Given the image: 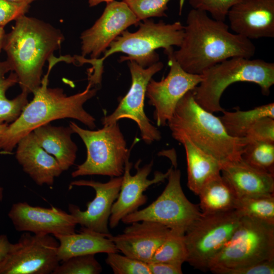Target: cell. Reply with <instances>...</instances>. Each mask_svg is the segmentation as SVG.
<instances>
[{
    "instance_id": "cell-1",
    "label": "cell",
    "mask_w": 274,
    "mask_h": 274,
    "mask_svg": "<svg viewBox=\"0 0 274 274\" xmlns=\"http://www.w3.org/2000/svg\"><path fill=\"white\" fill-rule=\"evenodd\" d=\"M229 29L224 21L192 9L187 16L182 42L174 51V57L184 71L196 75L232 57L251 58L256 51L251 40Z\"/></svg>"
},
{
    "instance_id": "cell-28",
    "label": "cell",
    "mask_w": 274,
    "mask_h": 274,
    "mask_svg": "<svg viewBox=\"0 0 274 274\" xmlns=\"http://www.w3.org/2000/svg\"><path fill=\"white\" fill-rule=\"evenodd\" d=\"M184 233L183 230L170 229L167 237L156 250L150 262H166L182 266L186 262L188 256Z\"/></svg>"
},
{
    "instance_id": "cell-4",
    "label": "cell",
    "mask_w": 274,
    "mask_h": 274,
    "mask_svg": "<svg viewBox=\"0 0 274 274\" xmlns=\"http://www.w3.org/2000/svg\"><path fill=\"white\" fill-rule=\"evenodd\" d=\"M167 125L174 139H188L221 165L241 157L248 143L245 137L229 135L219 118L196 101L193 90L180 100Z\"/></svg>"
},
{
    "instance_id": "cell-26",
    "label": "cell",
    "mask_w": 274,
    "mask_h": 274,
    "mask_svg": "<svg viewBox=\"0 0 274 274\" xmlns=\"http://www.w3.org/2000/svg\"><path fill=\"white\" fill-rule=\"evenodd\" d=\"M219 117L227 132L232 137L245 138L251 126L261 118H274V104L271 102L248 111L223 112Z\"/></svg>"
},
{
    "instance_id": "cell-5",
    "label": "cell",
    "mask_w": 274,
    "mask_h": 274,
    "mask_svg": "<svg viewBox=\"0 0 274 274\" xmlns=\"http://www.w3.org/2000/svg\"><path fill=\"white\" fill-rule=\"evenodd\" d=\"M201 82L193 90L196 101L211 113L223 112L220 99L231 84L247 82L257 84L262 94L268 95L274 84V63L260 59L234 57L206 70Z\"/></svg>"
},
{
    "instance_id": "cell-15",
    "label": "cell",
    "mask_w": 274,
    "mask_h": 274,
    "mask_svg": "<svg viewBox=\"0 0 274 274\" xmlns=\"http://www.w3.org/2000/svg\"><path fill=\"white\" fill-rule=\"evenodd\" d=\"M122 177H112L106 183L94 180H79L72 182L70 186H87L95 192L94 199L87 203V209L82 211L74 204H69L68 211L77 224L89 230L110 235L109 219L112 208L120 192Z\"/></svg>"
},
{
    "instance_id": "cell-25",
    "label": "cell",
    "mask_w": 274,
    "mask_h": 274,
    "mask_svg": "<svg viewBox=\"0 0 274 274\" xmlns=\"http://www.w3.org/2000/svg\"><path fill=\"white\" fill-rule=\"evenodd\" d=\"M201 212L213 214L235 210L238 196L221 174L209 181L198 194Z\"/></svg>"
},
{
    "instance_id": "cell-8",
    "label": "cell",
    "mask_w": 274,
    "mask_h": 274,
    "mask_svg": "<svg viewBox=\"0 0 274 274\" xmlns=\"http://www.w3.org/2000/svg\"><path fill=\"white\" fill-rule=\"evenodd\" d=\"M274 260V224L242 216L229 239L211 261L209 270Z\"/></svg>"
},
{
    "instance_id": "cell-24",
    "label": "cell",
    "mask_w": 274,
    "mask_h": 274,
    "mask_svg": "<svg viewBox=\"0 0 274 274\" xmlns=\"http://www.w3.org/2000/svg\"><path fill=\"white\" fill-rule=\"evenodd\" d=\"M178 142L183 145L186 152L188 187L198 195L206 184L221 174V164L188 139L183 138Z\"/></svg>"
},
{
    "instance_id": "cell-34",
    "label": "cell",
    "mask_w": 274,
    "mask_h": 274,
    "mask_svg": "<svg viewBox=\"0 0 274 274\" xmlns=\"http://www.w3.org/2000/svg\"><path fill=\"white\" fill-rule=\"evenodd\" d=\"M242 0H189L193 9L209 13L212 18L225 21L227 14L234 5Z\"/></svg>"
},
{
    "instance_id": "cell-27",
    "label": "cell",
    "mask_w": 274,
    "mask_h": 274,
    "mask_svg": "<svg viewBox=\"0 0 274 274\" xmlns=\"http://www.w3.org/2000/svg\"><path fill=\"white\" fill-rule=\"evenodd\" d=\"M9 71H11L7 61H0V124L14 122L28 103V94L23 92L14 99H9L7 97V90L18 83L17 76L13 72L5 77V74Z\"/></svg>"
},
{
    "instance_id": "cell-23",
    "label": "cell",
    "mask_w": 274,
    "mask_h": 274,
    "mask_svg": "<svg viewBox=\"0 0 274 274\" xmlns=\"http://www.w3.org/2000/svg\"><path fill=\"white\" fill-rule=\"evenodd\" d=\"M32 132L38 144L57 160L63 171L74 164L78 148L72 140L74 132L70 126H55L48 123Z\"/></svg>"
},
{
    "instance_id": "cell-33",
    "label": "cell",
    "mask_w": 274,
    "mask_h": 274,
    "mask_svg": "<svg viewBox=\"0 0 274 274\" xmlns=\"http://www.w3.org/2000/svg\"><path fill=\"white\" fill-rule=\"evenodd\" d=\"M125 3L141 21L151 17L166 16L170 0H121Z\"/></svg>"
},
{
    "instance_id": "cell-35",
    "label": "cell",
    "mask_w": 274,
    "mask_h": 274,
    "mask_svg": "<svg viewBox=\"0 0 274 274\" xmlns=\"http://www.w3.org/2000/svg\"><path fill=\"white\" fill-rule=\"evenodd\" d=\"M245 138L249 141L274 143V118H260L251 126Z\"/></svg>"
},
{
    "instance_id": "cell-2",
    "label": "cell",
    "mask_w": 274,
    "mask_h": 274,
    "mask_svg": "<svg viewBox=\"0 0 274 274\" xmlns=\"http://www.w3.org/2000/svg\"><path fill=\"white\" fill-rule=\"evenodd\" d=\"M47 74L41 85L33 92V97L26 105L19 116L8 125L0 138V151L11 154L19 141L39 126L64 118L76 119L90 129L96 127L95 118L86 112L83 105L94 96L97 89L88 83L85 90L67 96L60 88L48 87V77L53 66L58 62H69L68 55L59 58L53 55L48 59Z\"/></svg>"
},
{
    "instance_id": "cell-36",
    "label": "cell",
    "mask_w": 274,
    "mask_h": 274,
    "mask_svg": "<svg viewBox=\"0 0 274 274\" xmlns=\"http://www.w3.org/2000/svg\"><path fill=\"white\" fill-rule=\"evenodd\" d=\"M210 271L216 274H273L274 260L232 268H217Z\"/></svg>"
},
{
    "instance_id": "cell-7",
    "label": "cell",
    "mask_w": 274,
    "mask_h": 274,
    "mask_svg": "<svg viewBox=\"0 0 274 274\" xmlns=\"http://www.w3.org/2000/svg\"><path fill=\"white\" fill-rule=\"evenodd\" d=\"M69 126L84 143L87 150L85 161L72 172V177L88 175L122 176L130 150L118 122L96 130L85 129L71 121Z\"/></svg>"
},
{
    "instance_id": "cell-19",
    "label": "cell",
    "mask_w": 274,
    "mask_h": 274,
    "mask_svg": "<svg viewBox=\"0 0 274 274\" xmlns=\"http://www.w3.org/2000/svg\"><path fill=\"white\" fill-rule=\"evenodd\" d=\"M123 232L109 237L118 251L149 263L154 253L168 235L170 228L162 224L142 221L129 224Z\"/></svg>"
},
{
    "instance_id": "cell-14",
    "label": "cell",
    "mask_w": 274,
    "mask_h": 274,
    "mask_svg": "<svg viewBox=\"0 0 274 274\" xmlns=\"http://www.w3.org/2000/svg\"><path fill=\"white\" fill-rule=\"evenodd\" d=\"M140 22L124 2L114 0L107 3L100 17L81 35V56L90 55L92 61L97 59L123 31Z\"/></svg>"
},
{
    "instance_id": "cell-31",
    "label": "cell",
    "mask_w": 274,
    "mask_h": 274,
    "mask_svg": "<svg viewBox=\"0 0 274 274\" xmlns=\"http://www.w3.org/2000/svg\"><path fill=\"white\" fill-rule=\"evenodd\" d=\"M94 255H79L62 261L52 274H99L102 268Z\"/></svg>"
},
{
    "instance_id": "cell-17",
    "label": "cell",
    "mask_w": 274,
    "mask_h": 274,
    "mask_svg": "<svg viewBox=\"0 0 274 274\" xmlns=\"http://www.w3.org/2000/svg\"><path fill=\"white\" fill-rule=\"evenodd\" d=\"M8 217L17 231L37 235L73 233L77 225L70 213L60 209L32 206L26 202L13 203Z\"/></svg>"
},
{
    "instance_id": "cell-41",
    "label": "cell",
    "mask_w": 274,
    "mask_h": 274,
    "mask_svg": "<svg viewBox=\"0 0 274 274\" xmlns=\"http://www.w3.org/2000/svg\"><path fill=\"white\" fill-rule=\"evenodd\" d=\"M113 1L114 0H88V4L89 6L92 7L96 6L103 2H106V3H108Z\"/></svg>"
},
{
    "instance_id": "cell-22",
    "label": "cell",
    "mask_w": 274,
    "mask_h": 274,
    "mask_svg": "<svg viewBox=\"0 0 274 274\" xmlns=\"http://www.w3.org/2000/svg\"><path fill=\"white\" fill-rule=\"evenodd\" d=\"M54 236L59 243L57 256L59 261L82 255L118 252L109 235L83 227L78 233Z\"/></svg>"
},
{
    "instance_id": "cell-9",
    "label": "cell",
    "mask_w": 274,
    "mask_h": 274,
    "mask_svg": "<svg viewBox=\"0 0 274 274\" xmlns=\"http://www.w3.org/2000/svg\"><path fill=\"white\" fill-rule=\"evenodd\" d=\"M242 216L236 210L204 214L185 230L186 262L194 268L206 271L210 263L231 237Z\"/></svg>"
},
{
    "instance_id": "cell-42",
    "label": "cell",
    "mask_w": 274,
    "mask_h": 274,
    "mask_svg": "<svg viewBox=\"0 0 274 274\" xmlns=\"http://www.w3.org/2000/svg\"><path fill=\"white\" fill-rule=\"evenodd\" d=\"M13 3H20V4H27L29 5L32 2L36 1H39V0H7Z\"/></svg>"
},
{
    "instance_id": "cell-40",
    "label": "cell",
    "mask_w": 274,
    "mask_h": 274,
    "mask_svg": "<svg viewBox=\"0 0 274 274\" xmlns=\"http://www.w3.org/2000/svg\"><path fill=\"white\" fill-rule=\"evenodd\" d=\"M6 35L4 27L0 26V52L3 48Z\"/></svg>"
},
{
    "instance_id": "cell-39",
    "label": "cell",
    "mask_w": 274,
    "mask_h": 274,
    "mask_svg": "<svg viewBox=\"0 0 274 274\" xmlns=\"http://www.w3.org/2000/svg\"><path fill=\"white\" fill-rule=\"evenodd\" d=\"M12 245L5 234L0 235V261L10 251Z\"/></svg>"
},
{
    "instance_id": "cell-38",
    "label": "cell",
    "mask_w": 274,
    "mask_h": 274,
    "mask_svg": "<svg viewBox=\"0 0 274 274\" xmlns=\"http://www.w3.org/2000/svg\"><path fill=\"white\" fill-rule=\"evenodd\" d=\"M151 274H182V266L169 263L152 262L148 263Z\"/></svg>"
},
{
    "instance_id": "cell-6",
    "label": "cell",
    "mask_w": 274,
    "mask_h": 274,
    "mask_svg": "<svg viewBox=\"0 0 274 274\" xmlns=\"http://www.w3.org/2000/svg\"><path fill=\"white\" fill-rule=\"evenodd\" d=\"M139 29L134 32L123 31L109 45L104 57L95 60L94 70L103 73V61L109 56L117 52L127 55L120 57V61L133 60L139 65L147 67L159 61L155 51L163 48L166 55L173 52L174 46L179 47L183 41L184 26L180 21L166 23H157L148 19L140 22Z\"/></svg>"
},
{
    "instance_id": "cell-3",
    "label": "cell",
    "mask_w": 274,
    "mask_h": 274,
    "mask_svg": "<svg viewBox=\"0 0 274 274\" xmlns=\"http://www.w3.org/2000/svg\"><path fill=\"white\" fill-rule=\"evenodd\" d=\"M64 39L59 29L40 19L23 15L15 20L3 49L22 92L32 93L41 85L44 65Z\"/></svg>"
},
{
    "instance_id": "cell-32",
    "label": "cell",
    "mask_w": 274,
    "mask_h": 274,
    "mask_svg": "<svg viewBox=\"0 0 274 274\" xmlns=\"http://www.w3.org/2000/svg\"><path fill=\"white\" fill-rule=\"evenodd\" d=\"M106 262L115 274H151L148 263L118 252L108 253Z\"/></svg>"
},
{
    "instance_id": "cell-29",
    "label": "cell",
    "mask_w": 274,
    "mask_h": 274,
    "mask_svg": "<svg viewBox=\"0 0 274 274\" xmlns=\"http://www.w3.org/2000/svg\"><path fill=\"white\" fill-rule=\"evenodd\" d=\"M235 210L242 216L274 224V193L238 197Z\"/></svg>"
},
{
    "instance_id": "cell-21",
    "label": "cell",
    "mask_w": 274,
    "mask_h": 274,
    "mask_svg": "<svg viewBox=\"0 0 274 274\" xmlns=\"http://www.w3.org/2000/svg\"><path fill=\"white\" fill-rule=\"evenodd\" d=\"M221 174L238 197L274 193V175L250 165L242 157L222 164Z\"/></svg>"
},
{
    "instance_id": "cell-12",
    "label": "cell",
    "mask_w": 274,
    "mask_h": 274,
    "mask_svg": "<svg viewBox=\"0 0 274 274\" xmlns=\"http://www.w3.org/2000/svg\"><path fill=\"white\" fill-rule=\"evenodd\" d=\"M128 67L131 77V84L127 94L110 115L102 118L104 125L117 123L127 118L134 121L140 130L142 140L147 144L158 141L161 132L152 124L144 111V101L148 83L152 77L163 67V63L158 61L147 67H143L133 60H129Z\"/></svg>"
},
{
    "instance_id": "cell-16",
    "label": "cell",
    "mask_w": 274,
    "mask_h": 274,
    "mask_svg": "<svg viewBox=\"0 0 274 274\" xmlns=\"http://www.w3.org/2000/svg\"><path fill=\"white\" fill-rule=\"evenodd\" d=\"M140 162L139 160L136 162L134 167L136 172L133 176L130 174L132 163L129 159L125 162L120 192L113 205L109 219V226L111 228L117 227L124 217L138 210L146 203L148 198L144 192L151 185L164 182L168 176L171 167L165 173L155 172L154 178L148 179L153 161L141 167H139Z\"/></svg>"
},
{
    "instance_id": "cell-37",
    "label": "cell",
    "mask_w": 274,
    "mask_h": 274,
    "mask_svg": "<svg viewBox=\"0 0 274 274\" xmlns=\"http://www.w3.org/2000/svg\"><path fill=\"white\" fill-rule=\"evenodd\" d=\"M29 5L13 3L7 0H0V26L4 27L13 20L25 15Z\"/></svg>"
},
{
    "instance_id": "cell-18",
    "label": "cell",
    "mask_w": 274,
    "mask_h": 274,
    "mask_svg": "<svg viewBox=\"0 0 274 274\" xmlns=\"http://www.w3.org/2000/svg\"><path fill=\"white\" fill-rule=\"evenodd\" d=\"M227 18L229 28L248 39L274 37V0H242Z\"/></svg>"
},
{
    "instance_id": "cell-20",
    "label": "cell",
    "mask_w": 274,
    "mask_h": 274,
    "mask_svg": "<svg viewBox=\"0 0 274 274\" xmlns=\"http://www.w3.org/2000/svg\"><path fill=\"white\" fill-rule=\"evenodd\" d=\"M16 158L23 171L39 186H52L63 172L57 160L37 142L32 131L17 145Z\"/></svg>"
},
{
    "instance_id": "cell-13",
    "label": "cell",
    "mask_w": 274,
    "mask_h": 274,
    "mask_svg": "<svg viewBox=\"0 0 274 274\" xmlns=\"http://www.w3.org/2000/svg\"><path fill=\"white\" fill-rule=\"evenodd\" d=\"M173 52L166 54L170 67L167 76L160 81L151 79L146 88V96L149 104L155 108L154 118L158 126L167 125L180 100L202 79L201 75L184 71L174 57Z\"/></svg>"
},
{
    "instance_id": "cell-11",
    "label": "cell",
    "mask_w": 274,
    "mask_h": 274,
    "mask_svg": "<svg viewBox=\"0 0 274 274\" xmlns=\"http://www.w3.org/2000/svg\"><path fill=\"white\" fill-rule=\"evenodd\" d=\"M58 246L52 235L23 232L0 261V274L52 273L60 262Z\"/></svg>"
},
{
    "instance_id": "cell-30",
    "label": "cell",
    "mask_w": 274,
    "mask_h": 274,
    "mask_svg": "<svg viewBox=\"0 0 274 274\" xmlns=\"http://www.w3.org/2000/svg\"><path fill=\"white\" fill-rule=\"evenodd\" d=\"M241 157L250 165L274 175V143L249 141Z\"/></svg>"
},
{
    "instance_id": "cell-10",
    "label": "cell",
    "mask_w": 274,
    "mask_h": 274,
    "mask_svg": "<svg viewBox=\"0 0 274 274\" xmlns=\"http://www.w3.org/2000/svg\"><path fill=\"white\" fill-rule=\"evenodd\" d=\"M168 182L161 194L145 208L124 217L127 224L142 221L157 222L170 229L185 231L202 214L198 205L186 197L181 185V172L171 166Z\"/></svg>"
},
{
    "instance_id": "cell-43",
    "label": "cell",
    "mask_w": 274,
    "mask_h": 274,
    "mask_svg": "<svg viewBox=\"0 0 274 274\" xmlns=\"http://www.w3.org/2000/svg\"><path fill=\"white\" fill-rule=\"evenodd\" d=\"M8 126V123H4L0 124V138Z\"/></svg>"
},
{
    "instance_id": "cell-44",
    "label": "cell",
    "mask_w": 274,
    "mask_h": 274,
    "mask_svg": "<svg viewBox=\"0 0 274 274\" xmlns=\"http://www.w3.org/2000/svg\"><path fill=\"white\" fill-rule=\"evenodd\" d=\"M0 154H8L7 152L4 151H0ZM4 197V189L3 188L0 186V201H2Z\"/></svg>"
}]
</instances>
